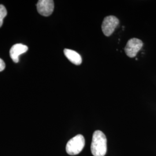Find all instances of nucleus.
Here are the masks:
<instances>
[{"mask_svg": "<svg viewBox=\"0 0 156 156\" xmlns=\"http://www.w3.org/2000/svg\"><path fill=\"white\" fill-rule=\"evenodd\" d=\"M5 68V64L1 58H0V72L4 70Z\"/></svg>", "mask_w": 156, "mask_h": 156, "instance_id": "9", "label": "nucleus"}, {"mask_svg": "<svg viewBox=\"0 0 156 156\" xmlns=\"http://www.w3.org/2000/svg\"><path fill=\"white\" fill-rule=\"evenodd\" d=\"M91 151L94 156H104L106 154L107 151L106 136L100 130L95 131L93 135Z\"/></svg>", "mask_w": 156, "mask_h": 156, "instance_id": "1", "label": "nucleus"}, {"mask_svg": "<svg viewBox=\"0 0 156 156\" xmlns=\"http://www.w3.org/2000/svg\"><path fill=\"white\" fill-rule=\"evenodd\" d=\"M64 53L67 58L73 64L76 66H79L82 64V57L78 52L68 49H65Z\"/></svg>", "mask_w": 156, "mask_h": 156, "instance_id": "7", "label": "nucleus"}, {"mask_svg": "<svg viewBox=\"0 0 156 156\" xmlns=\"http://www.w3.org/2000/svg\"><path fill=\"white\" fill-rule=\"evenodd\" d=\"M28 47L22 44H17L12 46L9 54L12 60L17 63L19 62V56L28 50Z\"/></svg>", "mask_w": 156, "mask_h": 156, "instance_id": "6", "label": "nucleus"}, {"mask_svg": "<svg viewBox=\"0 0 156 156\" xmlns=\"http://www.w3.org/2000/svg\"><path fill=\"white\" fill-rule=\"evenodd\" d=\"M7 15V11L5 7L2 5H0V27L3 24L4 19L5 17Z\"/></svg>", "mask_w": 156, "mask_h": 156, "instance_id": "8", "label": "nucleus"}, {"mask_svg": "<svg viewBox=\"0 0 156 156\" xmlns=\"http://www.w3.org/2000/svg\"><path fill=\"white\" fill-rule=\"evenodd\" d=\"M85 145V140L83 136L78 134L69 140L66 145V151L71 156L79 154L83 149Z\"/></svg>", "mask_w": 156, "mask_h": 156, "instance_id": "2", "label": "nucleus"}, {"mask_svg": "<svg viewBox=\"0 0 156 156\" xmlns=\"http://www.w3.org/2000/svg\"><path fill=\"white\" fill-rule=\"evenodd\" d=\"M144 44L141 40L137 38H131L127 43L125 47L126 54L131 58H133L136 56L137 53L140 51Z\"/></svg>", "mask_w": 156, "mask_h": 156, "instance_id": "4", "label": "nucleus"}, {"mask_svg": "<svg viewBox=\"0 0 156 156\" xmlns=\"http://www.w3.org/2000/svg\"><path fill=\"white\" fill-rule=\"evenodd\" d=\"M37 8L40 15L49 16L54 10V1L53 0H39L37 4Z\"/></svg>", "mask_w": 156, "mask_h": 156, "instance_id": "5", "label": "nucleus"}, {"mask_svg": "<svg viewBox=\"0 0 156 156\" xmlns=\"http://www.w3.org/2000/svg\"><path fill=\"white\" fill-rule=\"evenodd\" d=\"M119 24V20L115 16H108L104 18L102 24V30L106 37L111 36Z\"/></svg>", "mask_w": 156, "mask_h": 156, "instance_id": "3", "label": "nucleus"}]
</instances>
